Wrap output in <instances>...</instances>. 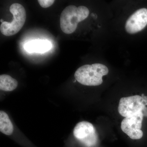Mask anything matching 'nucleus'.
<instances>
[{
    "label": "nucleus",
    "instance_id": "nucleus-1",
    "mask_svg": "<svg viewBox=\"0 0 147 147\" xmlns=\"http://www.w3.org/2000/svg\"><path fill=\"white\" fill-rule=\"evenodd\" d=\"M109 69L101 63L85 65L79 67L74 74L76 81L84 86H98L102 84V76L107 75Z\"/></svg>",
    "mask_w": 147,
    "mask_h": 147
},
{
    "label": "nucleus",
    "instance_id": "nucleus-2",
    "mask_svg": "<svg viewBox=\"0 0 147 147\" xmlns=\"http://www.w3.org/2000/svg\"><path fill=\"white\" fill-rule=\"evenodd\" d=\"M88 9L84 6L78 7L70 5L67 7L61 14V28L66 34H72L76 30L78 24L86 19L89 15Z\"/></svg>",
    "mask_w": 147,
    "mask_h": 147
},
{
    "label": "nucleus",
    "instance_id": "nucleus-3",
    "mask_svg": "<svg viewBox=\"0 0 147 147\" xmlns=\"http://www.w3.org/2000/svg\"><path fill=\"white\" fill-rule=\"evenodd\" d=\"M9 11L13 15V20L11 22L4 21L0 26L1 33L7 36L14 35L20 31L24 26L26 18L25 9L20 4H12L9 7Z\"/></svg>",
    "mask_w": 147,
    "mask_h": 147
},
{
    "label": "nucleus",
    "instance_id": "nucleus-4",
    "mask_svg": "<svg viewBox=\"0 0 147 147\" xmlns=\"http://www.w3.org/2000/svg\"><path fill=\"white\" fill-rule=\"evenodd\" d=\"M147 105V96L144 94L142 96H132L122 97L120 100L118 112L123 117H127L143 111Z\"/></svg>",
    "mask_w": 147,
    "mask_h": 147
},
{
    "label": "nucleus",
    "instance_id": "nucleus-5",
    "mask_svg": "<svg viewBox=\"0 0 147 147\" xmlns=\"http://www.w3.org/2000/svg\"><path fill=\"white\" fill-rule=\"evenodd\" d=\"M144 115L142 111L132 115L125 117L122 121V130L132 139H141L143 136L141 130Z\"/></svg>",
    "mask_w": 147,
    "mask_h": 147
},
{
    "label": "nucleus",
    "instance_id": "nucleus-6",
    "mask_svg": "<svg viewBox=\"0 0 147 147\" xmlns=\"http://www.w3.org/2000/svg\"><path fill=\"white\" fill-rule=\"evenodd\" d=\"M73 134L76 139L87 147L93 146L97 142L95 129L88 122L84 121L77 123L74 129Z\"/></svg>",
    "mask_w": 147,
    "mask_h": 147
},
{
    "label": "nucleus",
    "instance_id": "nucleus-7",
    "mask_svg": "<svg viewBox=\"0 0 147 147\" xmlns=\"http://www.w3.org/2000/svg\"><path fill=\"white\" fill-rule=\"evenodd\" d=\"M147 25V9L143 8L136 11L127 20L126 31L134 34L141 31Z\"/></svg>",
    "mask_w": 147,
    "mask_h": 147
},
{
    "label": "nucleus",
    "instance_id": "nucleus-8",
    "mask_svg": "<svg viewBox=\"0 0 147 147\" xmlns=\"http://www.w3.org/2000/svg\"><path fill=\"white\" fill-rule=\"evenodd\" d=\"M51 44L47 40H35L28 42L25 49L30 53H44L50 50Z\"/></svg>",
    "mask_w": 147,
    "mask_h": 147
},
{
    "label": "nucleus",
    "instance_id": "nucleus-9",
    "mask_svg": "<svg viewBox=\"0 0 147 147\" xmlns=\"http://www.w3.org/2000/svg\"><path fill=\"white\" fill-rule=\"evenodd\" d=\"M18 83L16 79L7 74L0 76V89L4 91L10 92L16 89Z\"/></svg>",
    "mask_w": 147,
    "mask_h": 147
},
{
    "label": "nucleus",
    "instance_id": "nucleus-10",
    "mask_svg": "<svg viewBox=\"0 0 147 147\" xmlns=\"http://www.w3.org/2000/svg\"><path fill=\"white\" fill-rule=\"evenodd\" d=\"M0 131L3 134L10 135L13 133V127L7 114L0 111Z\"/></svg>",
    "mask_w": 147,
    "mask_h": 147
},
{
    "label": "nucleus",
    "instance_id": "nucleus-11",
    "mask_svg": "<svg viewBox=\"0 0 147 147\" xmlns=\"http://www.w3.org/2000/svg\"><path fill=\"white\" fill-rule=\"evenodd\" d=\"M38 3L42 8H46L50 7L55 3L54 0H38Z\"/></svg>",
    "mask_w": 147,
    "mask_h": 147
},
{
    "label": "nucleus",
    "instance_id": "nucleus-12",
    "mask_svg": "<svg viewBox=\"0 0 147 147\" xmlns=\"http://www.w3.org/2000/svg\"><path fill=\"white\" fill-rule=\"evenodd\" d=\"M1 23H3V22H4V21H3V19H1Z\"/></svg>",
    "mask_w": 147,
    "mask_h": 147
}]
</instances>
